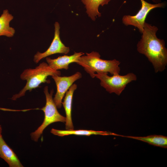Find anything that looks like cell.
<instances>
[{"instance_id":"6da1fadb","label":"cell","mask_w":167,"mask_h":167,"mask_svg":"<svg viewBox=\"0 0 167 167\" xmlns=\"http://www.w3.org/2000/svg\"><path fill=\"white\" fill-rule=\"evenodd\" d=\"M158 30L157 27L145 22L137 45L138 51L148 58L156 73L164 71L167 64V50L164 41L156 36Z\"/></svg>"},{"instance_id":"7a4b0ae2","label":"cell","mask_w":167,"mask_h":167,"mask_svg":"<svg viewBox=\"0 0 167 167\" xmlns=\"http://www.w3.org/2000/svg\"><path fill=\"white\" fill-rule=\"evenodd\" d=\"M60 71L51 68L47 63L43 62L34 69H25L20 75V78L23 80H26V85L18 94L13 96L11 99L15 100L24 96L27 90L31 91L32 89L38 87L42 83H49V80H47L49 76H60Z\"/></svg>"},{"instance_id":"3957f363","label":"cell","mask_w":167,"mask_h":167,"mask_svg":"<svg viewBox=\"0 0 167 167\" xmlns=\"http://www.w3.org/2000/svg\"><path fill=\"white\" fill-rule=\"evenodd\" d=\"M101 55L96 52L86 53L79 58L77 63L82 66L85 71L92 78H94L95 72L109 73L112 75L119 74L120 62L114 59L107 60L100 58Z\"/></svg>"},{"instance_id":"277c9868","label":"cell","mask_w":167,"mask_h":167,"mask_svg":"<svg viewBox=\"0 0 167 167\" xmlns=\"http://www.w3.org/2000/svg\"><path fill=\"white\" fill-rule=\"evenodd\" d=\"M44 92L45 96L46 104L41 109L44 113V120L41 125L30 134L31 139L35 142L38 141L44 129L49 125L57 122H65L66 120V118L58 112L53 101L52 98L53 90H51L49 93L48 87L46 86L44 88Z\"/></svg>"},{"instance_id":"5b68a950","label":"cell","mask_w":167,"mask_h":167,"mask_svg":"<svg viewBox=\"0 0 167 167\" xmlns=\"http://www.w3.org/2000/svg\"><path fill=\"white\" fill-rule=\"evenodd\" d=\"M108 73L97 72L94 77L99 79L101 86L110 93H114L119 96L124 90L126 86L131 82L137 79L136 75L133 73H128L124 75L119 74L108 75Z\"/></svg>"},{"instance_id":"8992f818","label":"cell","mask_w":167,"mask_h":167,"mask_svg":"<svg viewBox=\"0 0 167 167\" xmlns=\"http://www.w3.org/2000/svg\"><path fill=\"white\" fill-rule=\"evenodd\" d=\"M141 7L135 15H125L122 18L123 23L126 26L132 25L136 27L142 33L143 30L145 20L147 15L152 10L156 8H163L165 5L164 2L151 4L144 0H140Z\"/></svg>"},{"instance_id":"52a82bcc","label":"cell","mask_w":167,"mask_h":167,"mask_svg":"<svg viewBox=\"0 0 167 167\" xmlns=\"http://www.w3.org/2000/svg\"><path fill=\"white\" fill-rule=\"evenodd\" d=\"M81 74L79 72L69 76L54 75V79L57 87V92L53 101L57 108L60 109L62 106V101L66 92L73 83L82 77Z\"/></svg>"},{"instance_id":"ba28073f","label":"cell","mask_w":167,"mask_h":167,"mask_svg":"<svg viewBox=\"0 0 167 167\" xmlns=\"http://www.w3.org/2000/svg\"><path fill=\"white\" fill-rule=\"evenodd\" d=\"M60 26L57 22L54 24V35L53 41L48 49L45 52H39L35 55L34 61L37 63L41 60L50 55L56 54H67L70 51L69 47L66 46L62 42L60 37Z\"/></svg>"},{"instance_id":"9c48e42d","label":"cell","mask_w":167,"mask_h":167,"mask_svg":"<svg viewBox=\"0 0 167 167\" xmlns=\"http://www.w3.org/2000/svg\"><path fill=\"white\" fill-rule=\"evenodd\" d=\"M84 54V53L82 52H75L72 55H64L55 59L46 57V60L48 65L53 69L56 70L62 69L67 70L70 64L73 62L77 63L79 58Z\"/></svg>"},{"instance_id":"30bf717a","label":"cell","mask_w":167,"mask_h":167,"mask_svg":"<svg viewBox=\"0 0 167 167\" xmlns=\"http://www.w3.org/2000/svg\"><path fill=\"white\" fill-rule=\"evenodd\" d=\"M0 157L10 167L24 166L13 150L5 142L2 135L0 136Z\"/></svg>"},{"instance_id":"8fae6325","label":"cell","mask_w":167,"mask_h":167,"mask_svg":"<svg viewBox=\"0 0 167 167\" xmlns=\"http://www.w3.org/2000/svg\"><path fill=\"white\" fill-rule=\"evenodd\" d=\"M77 88L76 84H73L66 92L62 102L66 113V129L67 130H74V128L71 117L72 102L74 92Z\"/></svg>"},{"instance_id":"7c38bea8","label":"cell","mask_w":167,"mask_h":167,"mask_svg":"<svg viewBox=\"0 0 167 167\" xmlns=\"http://www.w3.org/2000/svg\"><path fill=\"white\" fill-rule=\"evenodd\" d=\"M51 132L53 134L59 136H63L69 135H76L89 136L92 135H114L117 136L121 135L109 131H95L92 130H61L52 128Z\"/></svg>"},{"instance_id":"4fadbf2b","label":"cell","mask_w":167,"mask_h":167,"mask_svg":"<svg viewBox=\"0 0 167 167\" xmlns=\"http://www.w3.org/2000/svg\"><path fill=\"white\" fill-rule=\"evenodd\" d=\"M111 0H81L85 5L86 12L91 19L95 21L97 17L101 16V14L98 10L100 5L103 6L107 5Z\"/></svg>"},{"instance_id":"5bb4252c","label":"cell","mask_w":167,"mask_h":167,"mask_svg":"<svg viewBox=\"0 0 167 167\" xmlns=\"http://www.w3.org/2000/svg\"><path fill=\"white\" fill-rule=\"evenodd\" d=\"M13 16L6 9L3 11L0 16V36H5L8 37L13 36L15 32L14 28L10 27L9 23Z\"/></svg>"},{"instance_id":"9a60e30c","label":"cell","mask_w":167,"mask_h":167,"mask_svg":"<svg viewBox=\"0 0 167 167\" xmlns=\"http://www.w3.org/2000/svg\"><path fill=\"white\" fill-rule=\"evenodd\" d=\"M126 137L141 141L154 146L167 148V137L159 135H151L145 137L124 136Z\"/></svg>"},{"instance_id":"2e32d148","label":"cell","mask_w":167,"mask_h":167,"mask_svg":"<svg viewBox=\"0 0 167 167\" xmlns=\"http://www.w3.org/2000/svg\"><path fill=\"white\" fill-rule=\"evenodd\" d=\"M2 127L0 125V136L2 135L1 133L2 132Z\"/></svg>"}]
</instances>
